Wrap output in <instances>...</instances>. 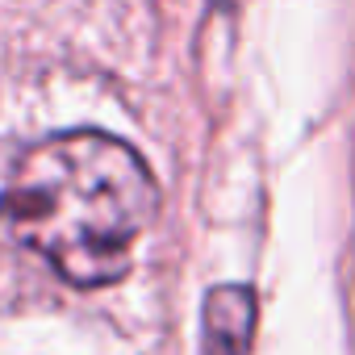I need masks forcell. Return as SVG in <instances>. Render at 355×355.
I'll use <instances>...</instances> for the list:
<instances>
[{"instance_id": "2", "label": "cell", "mask_w": 355, "mask_h": 355, "mask_svg": "<svg viewBox=\"0 0 355 355\" xmlns=\"http://www.w3.org/2000/svg\"><path fill=\"white\" fill-rule=\"evenodd\" d=\"M255 334V293L222 284L205 301V355H247Z\"/></svg>"}, {"instance_id": "1", "label": "cell", "mask_w": 355, "mask_h": 355, "mask_svg": "<svg viewBox=\"0 0 355 355\" xmlns=\"http://www.w3.org/2000/svg\"><path fill=\"white\" fill-rule=\"evenodd\" d=\"M155 209L159 189L142 155L101 130L34 142L0 189V226L76 288L121 280Z\"/></svg>"}]
</instances>
